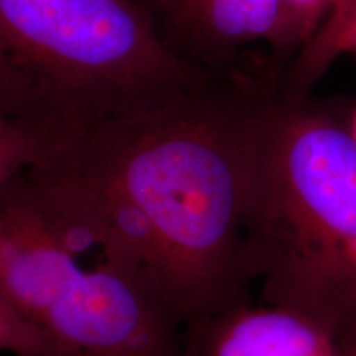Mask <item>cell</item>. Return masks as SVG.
I'll return each mask as SVG.
<instances>
[{
    "instance_id": "9c48e42d",
    "label": "cell",
    "mask_w": 356,
    "mask_h": 356,
    "mask_svg": "<svg viewBox=\"0 0 356 356\" xmlns=\"http://www.w3.org/2000/svg\"><path fill=\"white\" fill-rule=\"evenodd\" d=\"M335 0H280V24L275 51L304 48L314 38Z\"/></svg>"
},
{
    "instance_id": "8992f818",
    "label": "cell",
    "mask_w": 356,
    "mask_h": 356,
    "mask_svg": "<svg viewBox=\"0 0 356 356\" xmlns=\"http://www.w3.org/2000/svg\"><path fill=\"white\" fill-rule=\"evenodd\" d=\"M160 32L181 58L215 76L239 51L275 47L280 0H147Z\"/></svg>"
},
{
    "instance_id": "30bf717a",
    "label": "cell",
    "mask_w": 356,
    "mask_h": 356,
    "mask_svg": "<svg viewBox=\"0 0 356 356\" xmlns=\"http://www.w3.org/2000/svg\"><path fill=\"white\" fill-rule=\"evenodd\" d=\"M0 351L17 356H66L38 323L0 297Z\"/></svg>"
},
{
    "instance_id": "8fae6325",
    "label": "cell",
    "mask_w": 356,
    "mask_h": 356,
    "mask_svg": "<svg viewBox=\"0 0 356 356\" xmlns=\"http://www.w3.org/2000/svg\"><path fill=\"white\" fill-rule=\"evenodd\" d=\"M337 340L345 356H356V310L341 325Z\"/></svg>"
},
{
    "instance_id": "52a82bcc",
    "label": "cell",
    "mask_w": 356,
    "mask_h": 356,
    "mask_svg": "<svg viewBox=\"0 0 356 356\" xmlns=\"http://www.w3.org/2000/svg\"><path fill=\"white\" fill-rule=\"evenodd\" d=\"M185 328L186 356H345L330 330L279 305L241 304Z\"/></svg>"
},
{
    "instance_id": "3957f363",
    "label": "cell",
    "mask_w": 356,
    "mask_h": 356,
    "mask_svg": "<svg viewBox=\"0 0 356 356\" xmlns=\"http://www.w3.org/2000/svg\"><path fill=\"white\" fill-rule=\"evenodd\" d=\"M246 254L267 304L337 337L356 310V134L300 106L264 108L252 159Z\"/></svg>"
},
{
    "instance_id": "ba28073f",
    "label": "cell",
    "mask_w": 356,
    "mask_h": 356,
    "mask_svg": "<svg viewBox=\"0 0 356 356\" xmlns=\"http://www.w3.org/2000/svg\"><path fill=\"white\" fill-rule=\"evenodd\" d=\"M66 139L0 119V191L55 152Z\"/></svg>"
},
{
    "instance_id": "277c9868",
    "label": "cell",
    "mask_w": 356,
    "mask_h": 356,
    "mask_svg": "<svg viewBox=\"0 0 356 356\" xmlns=\"http://www.w3.org/2000/svg\"><path fill=\"white\" fill-rule=\"evenodd\" d=\"M66 356H186L184 325L126 270L83 269L40 320Z\"/></svg>"
},
{
    "instance_id": "5b68a950",
    "label": "cell",
    "mask_w": 356,
    "mask_h": 356,
    "mask_svg": "<svg viewBox=\"0 0 356 356\" xmlns=\"http://www.w3.org/2000/svg\"><path fill=\"white\" fill-rule=\"evenodd\" d=\"M29 170L0 191V297L40 325L84 269V248L44 202Z\"/></svg>"
},
{
    "instance_id": "7a4b0ae2",
    "label": "cell",
    "mask_w": 356,
    "mask_h": 356,
    "mask_svg": "<svg viewBox=\"0 0 356 356\" xmlns=\"http://www.w3.org/2000/svg\"><path fill=\"white\" fill-rule=\"evenodd\" d=\"M215 76L181 58L147 0H0V119L70 139Z\"/></svg>"
},
{
    "instance_id": "7c38bea8",
    "label": "cell",
    "mask_w": 356,
    "mask_h": 356,
    "mask_svg": "<svg viewBox=\"0 0 356 356\" xmlns=\"http://www.w3.org/2000/svg\"><path fill=\"white\" fill-rule=\"evenodd\" d=\"M353 132H355V134H356V124H355V129H353Z\"/></svg>"
},
{
    "instance_id": "6da1fadb",
    "label": "cell",
    "mask_w": 356,
    "mask_h": 356,
    "mask_svg": "<svg viewBox=\"0 0 356 356\" xmlns=\"http://www.w3.org/2000/svg\"><path fill=\"white\" fill-rule=\"evenodd\" d=\"M262 109L213 79L74 134L29 175L84 251L140 280L186 327L248 304Z\"/></svg>"
}]
</instances>
